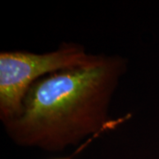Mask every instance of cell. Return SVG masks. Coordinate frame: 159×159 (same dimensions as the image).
Wrapping results in <instances>:
<instances>
[{
	"mask_svg": "<svg viewBox=\"0 0 159 159\" xmlns=\"http://www.w3.org/2000/svg\"><path fill=\"white\" fill-rule=\"evenodd\" d=\"M126 69L123 57L100 54L93 64L39 80L19 115L3 124L7 135L20 147L56 152L99 134L115 125L109 108Z\"/></svg>",
	"mask_w": 159,
	"mask_h": 159,
	"instance_id": "6da1fadb",
	"label": "cell"
},
{
	"mask_svg": "<svg viewBox=\"0 0 159 159\" xmlns=\"http://www.w3.org/2000/svg\"><path fill=\"white\" fill-rule=\"evenodd\" d=\"M100 54L88 53L76 43H62L44 53L27 51L0 52V119H14L21 111L29 89L48 75L96 62Z\"/></svg>",
	"mask_w": 159,
	"mask_h": 159,
	"instance_id": "7a4b0ae2",
	"label": "cell"
},
{
	"mask_svg": "<svg viewBox=\"0 0 159 159\" xmlns=\"http://www.w3.org/2000/svg\"><path fill=\"white\" fill-rule=\"evenodd\" d=\"M52 159H71L69 157H58V158H52Z\"/></svg>",
	"mask_w": 159,
	"mask_h": 159,
	"instance_id": "3957f363",
	"label": "cell"
}]
</instances>
